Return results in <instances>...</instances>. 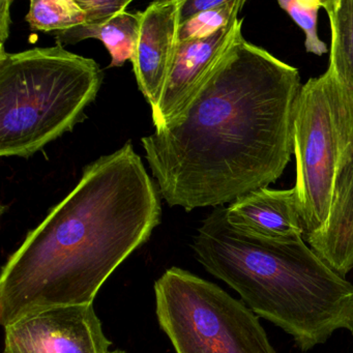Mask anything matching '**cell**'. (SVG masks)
<instances>
[{"instance_id":"19","label":"cell","mask_w":353,"mask_h":353,"mask_svg":"<svg viewBox=\"0 0 353 353\" xmlns=\"http://www.w3.org/2000/svg\"><path fill=\"white\" fill-rule=\"evenodd\" d=\"M12 1L3 0L0 1V48H5V43L10 36L11 26V5Z\"/></svg>"},{"instance_id":"13","label":"cell","mask_w":353,"mask_h":353,"mask_svg":"<svg viewBox=\"0 0 353 353\" xmlns=\"http://www.w3.org/2000/svg\"><path fill=\"white\" fill-rule=\"evenodd\" d=\"M330 23V68L353 92V0H324Z\"/></svg>"},{"instance_id":"15","label":"cell","mask_w":353,"mask_h":353,"mask_svg":"<svg viewBox=\"0 0 353 353\" xmlns=\"http://www.w3.org/2000/svg\"><path fill=\"white\" fill-rule=\"evenodd\" d=\"M245 0H226L220 7L194 16L181 24L179 42L201 40L228 26L239 17Z\"/></svg>"},{"instance_id":"1","label":"cell","mask_w":353,"mask_h":353,"mask_svg":"<svg viewBox=\"0 0 353 353\" xmlns=\"http://www.w3.org/2000/svg\"><path fill=\"white\" fill-rule=\"evenodd\" d=\"M301 88L296 68L241 36L183 117L141 139L167 203L219 208L280 179L293 154Z\"/></svg>"},{"instance_id":"9","label":"cell","mask_w":353,"mask_h":353,"mask_svg":"<svg viewBox=\"0 0 353 353\" xmlns=\"http://www.w3.org/2000/svg\"><path fill=\"white\" fill-rule=\"evenodd\" d=\"M183 0L152 3L142 12L133 69L138 86L154 109L170 75L179 46Z\"/></svg>"},{"instance_id":"2","label":"cell","mask_w":353,"mask_h":353,"mask_svg":"<svg viewBox=\"0 0 353 353\" xmlns=\"http://www.w3.org/2000/svg\"><path fill=\"white\" fill-rule=\"evenodd\" d=\"M159 193L131 142L88 165L73 191L3 266V327L50 307L92 303L160 224Z\"/></svg>"},{"instance_id":"3","label":"cell","mask_w":353,"mask_h":353,"mask_svg":"<svg viewBox=\"0 0 353 353\" xmlns=\"http://www.w3.org/2000/svg\"><path fill=\"white\" fill-rule=\"evenodd\" d=\"M208 272L234 289L258 317L290 334L303 352L334 332L353 334V284L322 260L303 237L270 241L229 224L219 206L192 243Z\"/></svg>"},{"instance_id":"14","label":"cell","mask_w":353,"mask_h":353,"mask_svg":"<svg viewBox=\"0 0 353 353\" xmlns=\"http://www.w3.org/2000/svg\"><path fill=\"white\" fill-rule=\"evenodd\" d=\"M26 20L32 30L57 34L85 23V14L77 0H34Z\"/></svg>"},{"instance_id":"10","label":"cell","mask_w":353,"mask_h":353,"mask_svg":"<svg viewBox=\"0 0 353 353\" xmlns=\"http://www.w3.org/2000/svg\"><path fill=\"white\" fill-rule=\"evenodd\" d=\"M226 218L237 230L260 239L284 241L305 235L294 188L268 187L245 194L226 208Z\"/></svg>"},{"instance_id":"16","label":"cell","mask_w":353,"mask_h":353,"mask_svg":"<svg viewBox=\"0 0 353 353\" xmlns=\"http://www.w3.org/2000/svg\"><path fill=\"white\" fill-rule=\"evenodd\" d=\"M278 5L305 32V47L307 53L321 55L327 53V46L318 34V13L321 0H279Z\"/></svg>"},{"instance_id":"4","label":"cell","mask_w":353,"mask_h":353,"mask_svg":"<svg viewBox=\"0 0 353 353\" xmlns=\"http://www.w3.org/2000/svg\"><path fill=\"white\" fill-rule=\"evenodd\" d=\"M103 74L63 45L0 48V156L28 158L71 132L97 98Z\"/></svg>"},{"instance_id":"17","label":"cell","mask_w":353,"mask_h":353,"mask_svg":"<svg viewBox=\"0 0 353 353\" xmlns=\"http://www.w3.org/2000/svg\"><path fill=\"white\" fill-rule=\"evenodd\" d=\"M85 14L86 26H102L127 10L131 0H77Z\"/></svg>"},{"instance_id":"20","label":"cell","mask_w":353,"mask_h":353,"mask_svg":"<svg viewBox=\"0 0 353 353\" xmlns=\"http://www.w3.org/2000/svg\"><path fill=\"white\" fill-rule=\"evenodd\" d=\"M108 353H127V352H125V351H121V350H114V351H109Z\"/></svg>"},{"instance_id":"12","label":"cell","mask_w":353,"mask_h":353,"mask_svg":"<svg viewBox=\"0 0 353 353\" xmlns=\"http://www.w3.org/2000/svg\"><path fill=\"white\" fill-rule=\"evenodd\" d=\"M142 12H123L102 26H76L65 32H57L59 44L75 45L86 39H98L111 55L109 67H121L125 61H133L139 40Z\"/></svg>"},{"instance_id":"7","label":"cell","mask_w":353,"mask_h":353,"mask_svg":"<svg viewBox=\"0 0 353 353\" xmlns=\"http://www.w3.org/2000/svg\"><path fill=\"white\" fill-rule=\"evenodd\" d=\"M110 344L92 303L61 305L6 326L3 353H108Z\"/></svg>"},{"instance_id":"5","label":"cell","mask_w":353,"mask_h":353,"mask_svg":"<svg viewBox=\"0 0 353 353\" xmlns=\"http://www.w3.org/2000/svg\"><path fill=\"white\" fill-rule=\"evenodd\" d=\"M353 142V92L328 68L299 90L292 121L297 208L305 239L322 232L334 183Z\"/></svg>"},{"instance_id":"6","label":"cell","mask_w":353,"mask_h":353,"mask_svg":"<svg viewBox=\"0 0 353 353\" xmlns=\"http://www.w3.org/2000/svg\"><path fill=\"white\" fill-rule=\"evenodd\" d=\"M154 293L159 323L176 353H276L258 316L214 283L172 268Z\"/></svg>"},{"instance_id":"18","label":"cell","mask_w":353,"mask_h":353,"mask_svg":"<svg viewBox=\"0 0 353 353\" xmlns=\"http://www.w3.org/2000/svg\"><path fill=\"white\" fill-rule=\"evenodd\" d=\"M226 0H183L181 10V22L187 21L198 14L220 7Z\"/></svg>"},{"instance_id":"11","label":"cell","mask_w":353,"mask_h":353,"mask_svg":"<svg viewBox=\"0 0 353 353\" xmlns=\"http://www.w3.org/2000/svg\"><path fill=\"white\" fill-rule=\"evenodd\" d=\"M307 241L341 276L353 270V142L336 175L327 223L321 233Z\"/></svg>"},{"instance_id":"8","label":"cell","mask_w":353,"mask_h":353,"mask_svg":"<svg viewBox=\"0 0 353 353\" xmlns=\"http://www.w3.org/2000/svg\"><path fill=\"white\" fill-rule=\"evenodd\" d=\"M243 19L201 40L179 42L170 75L158 105L152 109L156 131L174 125L185 114L208 76L233 44L243 36Z\"/></svg>"}]
</instances>
